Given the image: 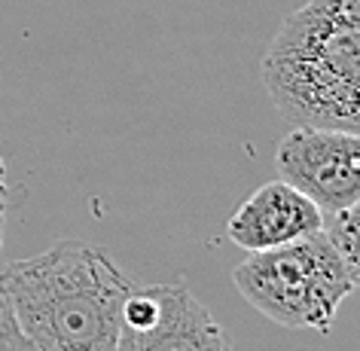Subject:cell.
<instances>
[{"mask_svg":"<svg viewBox=\"0 0 360 351\" xmlns=\"http://www.w3.org/2000/svg\"><path fill=\"white\" fill-rule=\"evenodd\" d=\"M28 351H116L134 281L104 248L61 241L0 269Z\"/></svg>","mask_w":360,"mask_h":351,"instance_id":"6da1fadb","label":"cell"},{"mask_svg":"<svg viewBox=\"0 0 360 351\" xmlns=\"http://www.w3.org/2000/svg\"><path fill=\"white\" fill-rule=\"evenodd\" d=\"M263 83L296 129L360 134V0H305L287 15Z\"/></svg>","mask_w":360,"mask_h":351,"instance_id":"7a4b0ae2","label":"cell"},{"mask_svg":"<svg viewBox=\"0 0 360 351\" xmlns=\"http://www.w3.org/2000/svg\"><path fill=\"white\" fill-rule=\"evenodd\" d=\"M232 281L269 321L290 330H314L321 336L333 330L339 305L354 291L323 229L293 245L250 254L232 272Z\"/></svg>","mask_w":360,"mask_h":351,"instance_id":"3957f363","label":"cell"},{"mask_svg":"<svg viewBox=\"0 0 360 351\" xmlns=\"http://www.w3.org/2000/svg\"><path fill=\"white\" fill-rule=\"evenodd\" d=\"M284 184L311 199L321 214L360 202V134L330 129H293L275 150Z\"/></svg>","mask_w":360,"mask_h":351,"instance_id":"277c9868","label":"cell"},{"mask_svg":"<svg viewBox=\"0 0 360 351\" xmlns=\"http://www.w3.org/2000/svg\"><path fill=\"white\" fill-rule=\"evenodd\" d=\"M321 229V208L281 177L254 190V196H248V202L226 223L229 241L245 248L248 254L293 245L300 238L318 236Z\"/></svg>","mask_w":360,"mask_h":351,"instance_id":"5b68a950","label":"cell"},{"mask_svg":"<svg viewBox=\"0 0 360 351\" xmlns=\"http://www.w3.org/2000/svg\"><path fill=\"white\" fill-rule=\"evenodd\" d=\"M116 351H232L226 333L186 284H159V312L120 327Z\"/></svg>","mask_w":360,"mask_h":351,"instance_id":"8992f818","label":"cell"},{"mask_svg":"<svg viewBox=\"0 0 360 351\" xmlns=\"http://www.w3.org/2000/svg\"><path fill=\"white\" fill-rule=\"evenodd\" d=\"M323 236L339 254L351 284L360 287V202L323 217Z\"/></svg>","mask_w":360,"mask_h":351,"instance_id":"52a82bcc","label":"cell"},{"mask_svg":"<svg viewBox=\"0 0 360 351\" xmlns=\"http://www.w3.org/2000/svg\"><path fill=\"white\" fill-rule=\"evenodd\" d=\"M0 351H28L22 336V327L15 321V312L10 305V296H6L4 284H0Z\"/></svg>","mask_w":360,"mask_h":351,"instance_id":"ba28073f","label":"cell"},{"mask_svg":"<svg viewBox=\"0 0 360 351\" xmlns=\"http://www.w3.org/2000/svg\"><path fill=\"white\" fill-rule=\"evenodd\" d=\"M6 202H10V190H6V168L0 162V248H4V232H6Z\"/></svg>","mask_w":360,"mask_h":351,"instance_id":"9c48e42d","label":"cell"}]
</instances>
